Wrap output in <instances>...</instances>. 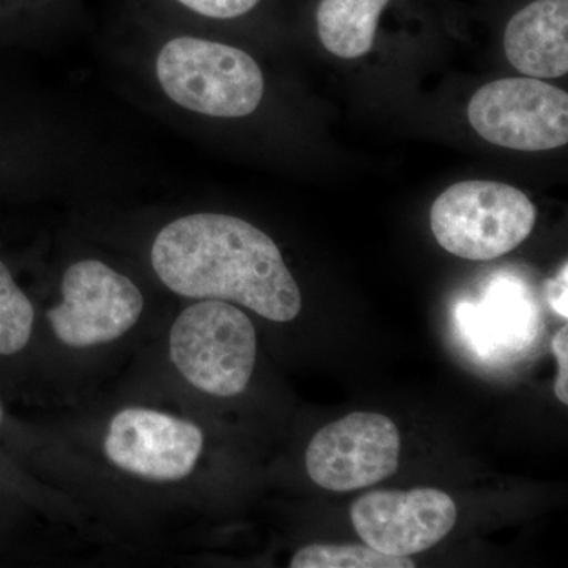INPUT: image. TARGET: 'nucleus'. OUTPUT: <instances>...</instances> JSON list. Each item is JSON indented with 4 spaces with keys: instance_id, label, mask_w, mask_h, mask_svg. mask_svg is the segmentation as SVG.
Returning <instances> with one entry per match:
<instances>
[{
    "instance_id": "f257e3e1",
    "label": "nucleus",
    "mask_w": 568,
    "mask_h": 568,
    "mask_svg": "<svg viewBox=\"0 0 568 568\" xmlns=\"http://www.w3.org/2000/svg\"><path fill=\"white\" fill-rule=\"evenodd\" d=\"M151 257L164 286L183 297L235 302L275 323L301 313V290L278 246L237 216L174 220L156 235Z\"/></svg>"
},
{
    "instance_id": "f03ea898",
    "label": "nucleus",
    "mask_w": 568,
    "mask_h": 568,
    "mask_svg": "<svg viewBox=\"0 0 568 568\" xmlns=\"http://www.w3.org/2000/svg\"><path fill=\"white\" fill-rule=\"evenodd\" d=\"M164 93L185 110L211 118H245L264 95L260 65L245 51L219 41L179 37L155 63Z\"/></svg>"
},
{
    "instance_id": "7ed1b4c3",
    "label": "nucleus",
    "mask_w": 568,
    "mask_h": 568,
    "mask_svg": "<svg viewBox=\"0 0 568 568\" xmlns=\"http://www.w3.org/2000/svg\"><path fill=\"white\" fill-rule=\"evenodd\" d=\"M429 220L437 244L446 252L463 260L491 261L529 237L537 209L507 183L466 181L437 197Z\"/></svg>"
},
{
    "instance_id": "20e7f679",
    "label": "nucleus",
    "mask_w": 568,
    "mask_h": 568,
    "mask_svg": "<svg viewBox=\"0 0 568 568\" xmlns=\"http://www.w3.org/2000/svg\"><path fill=\"white\" fill-rule=\"evenodd\" d=\"M170 353L175 368L192 386L227 398L242 394L252 379L256 331L242 310L205 298L175 320Z\"/></svg>"
},
{
    "instance_id": "39448f33",
    "label": "nucleus",
    "mask_w": 568,
    "mask_h": 568,
    "mask_svg": "<svg viewBox=\"0 0 568 568\" xmlns=\"http://www.w3.org/2000/svg\"><path fill=\"white\" fill-rule=\"evenodd\" d=\"M485 141L523 152L551 151L568 142V95L537 78H506L478 89L467 108Z\"/></svg>"
},
{
    "instance_id": "423d86ee",
    "label": "nucleus",
    "mask_w": 568,
    "mask_h": 568,
    "mask_svg": "<svg viewBox=\"0 0 568 568\" xmlns=\"http://www.w3.org/2000/svg\"><path fill=\"white\" fill-rule=\"evenodd\" d=\"M144 308L129 276L97 260L78 261L62 278V302L48 312L54 335L71 347L114 342L125 335Z\"/></svg>"
},
{
    "instance_id": "0eeeda50",
    "label": "nucleus",
    "mask_w": 568,
    "mask_h": 568,
    "mask_svg": "<svg viewBox=\"0 0 568 568\" xmlns=\"http://www.w3.org/2000/svg\"><path fill=\"white\" fill-rule=\"evenodd\" d=\"M402 439L390 418L353 413L316 433L306 448L308 476L321 488L354 491L394 476Z\"/></svg>"
},
{
    "instance_id": "6e6552de",
    "label": "nucleus",
    "mask_w": 568,
    "mask_h": 568,
    "mask_svg": "<svg viewBox=\"0 0 568 568\" xmlns=\"http://www.w3.org/2000/svg\"><path fill=\"white\" fill-rule=\"evenodd\" d=\"M457 518V504L436 488L377 489L351 507V521L365 545L395 558L435 547L454 529Z\"/></svg>"
},
{
    "instance_id": "1a4fd4ad",
    "label": "nucleus",
    "mask_w": 568,
    "mask_h": 568,
    "mask_svg": "<svg viewBox=\"0 0 568 568\" xmlns=\"http://www.w3.org/2000/svg\"><path fill=\"white\" fill-rule=\"evenodd\" d=\"M203 446V432L193 422L129 407L112 418L104 454L112 465L133 476L175 481L193 473Z\"/></svg>"
},
{
    "instance_id": "9d476101",
    "label": "nucleus",
    "mask_w": 568,
    "mask_h": 568,
    "mask_svg": "<svg viewBox=\"0 0 568 568\" xmlns=\"http://www.w3.org/2000/svg\"><path fill=\"white\" fill-rule=\"evenodd\" d=\"M508 62L537 80L568 71V0H536L508 21L504 33Z\"/></svg>"
},
{
    "instance_id": "9b49d317",
    "label": "nucleus",
    "mask_w": 568,
    "mask_h": 568,
    "mask_svg": "<svg viewBox=\"0 0 568 568\" xmlns=\"http://www.w3.org/2000/svg\"><path fill=\"white\" fill-rule=\"evenodd\" d=\"M390 0H321L316 21L325 50L342 59L368 54L377 21Z\"/></svg>"
},
{
    "instance_id": "f8f14e48",
    "label": "nucleus",
    "mask_w": 568,
    "mask_h": 568,
    "mask_svg": "<svg viewBox=\"0 0 568 568\" xmlns=\"http://www.w3.org/2000/svg\"><path fill=\"white\" fill-rule=\"evenodd\" d=\"M291 568H414L409 558L383 555L368 545H310L295 552Z\"/></svg>"
},
{
    "instance_id": "ddd939ff",
    "label": "nucleus",
    "mask_w": 568,
    "mask_h": 568,
    "mask_svg": "<svg viewBox=\"0 0 568 568\" xmlns=\"http://www.w3.org/2000/svg\"><path fill=\"white\" fill-rule=\"evenodd\" d=\"M33 306L0 261V354L20 353L31 339Z\"/></svg>"
},
{
    "instance_id": "4468645a",
    "label": "nucleus",
    "mask_w": 568,
    "mask_h": 568,
    "mask_svg": "<svg viewBox=\"0 0 568 568\" xmlns=\"http://www.w3.org/2000/svg\"><path fill=\"white\" fill-rule=\"evenodd\" d=\"M178 2L203 17L233 20L252 11L260 0H178Z\"/></svg>"
},
{
    "instance_id": "2eb2a0df",
    "label": "nucleus",
    "mask_w": 568,
    "mask_h": 568,
    "mask_svg": "<svg viewBox=\"0 0 568 568\" xmlns=\"http://www.w3.org/2000/svg\"><path fill=\"white\" fill-rule=\"evenodd\" d=\"M552 353L558 358V377H556L555 392L559 402L568 403V327L562 328L555 335L551 342Z\"/></svg>"
},
{
    "instance_id": "dca6fc26",
    "label": "nucleus",
    "mask_w": 568,
    "mask_h": 568,
    "mask_svg": "<svg viewBox=\"0 0 568 568\" xmlns=\"http://www.w3.org/2000/svg\"><path fill=\"white\" fill-rule=\"evenodd\" d=\"M549 305L564 320L568 317V264H562L559 274L547 283Z\"/></svg>"
},
{
    "instance_id": "f3484780",
    "label": "nucleus",
    "mask_w": 568,
    "mask_h": 568,
    "mask_svg": "<svg viewBox=\"0 0 568 568\" xmlns=\"http://www.w3.org/2000/svg\"><path fill=\"white\" fill-rule=\"evenodd\" d=\"M2 418H3V410H2V406H0V424H2Z\"/></svg>"
}]
</instances>
